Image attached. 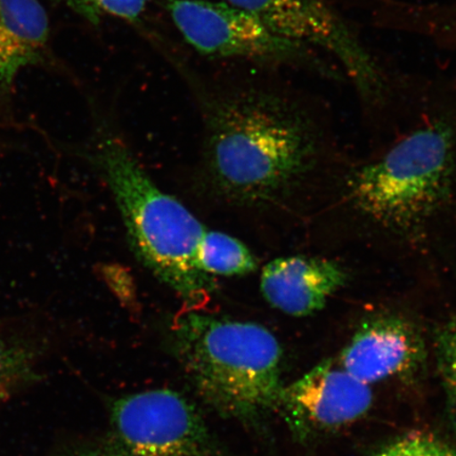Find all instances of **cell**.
<instances>
[{
    "mask_svg": "<svg viewBox=\"0 0 456 456\" xmlns=\"http://www.w3.org/2000/svg\"><path fill=\"white\" fill-rule=\"evenodd\" d=\"M171 336L198 395L216 412L255 424L281 407L282 349L269 329L186 310Z\"/></svg>",
    "mask_w": 456,
    "mask_h": 456,
    "instance_id": "obj_3",
    "label": "cell"
},
{
    "mask_svg": "<svg viewBox=\"0 0 456 456\" xmlns=\"http://www.w3.org/2000/svg\"><path fill=\"white\" fill-rule=\"evenodd\" d=\"M437 357L449 418L456 429V329L449 324L438 335Z\"/></svg>",
    "mask_w": 456,
    "mask_h": 456,
    "instance_id": "obj_16",
    "label": "cell"
},
{
    "mask_svg": "<svg viewBox=\"0 0 456 456\" xmlns=\"http://www.w3.org/2000/svg\"><path fill=\"white\" fill-rule=\"evenodd\" d=\"M370 386L330 359L284 386L281 407L296 433L330 431L354 423L373 403Z\"/></svg>",
    "mask_w": 456,
    "mask_h": 456,
    "instance_id": "obj_8",
    "label": "cell"
},
{
    "mask_svg": "<svg viewBox=\"0 0 456 456\" xmlns=\"http://www.w3.org/2000/svg\"><path fill=\"white\" fill-rule=\"evenodd\" d=\"M90 24L98 26L105 17L141 24L150 0H59Z\"/></svg>",
    "mask_w": 456,
    "mask_h": 456,
    "instance_id": "obj_14",
    "label": "cell"
},
{
    "mask_svg": "<svg viewBox=\"0 0 456 456\" xmlns=\"http://www.w3.org/2000/svg\"><path fill=\"white\" fill-rule=\"evenodd\" d=\"M84 156L110 187L136 256L184 300L186 310L198 311L216 289L213 277L197 266L207 228L155 184L108 125H100Z\"/></svg>",
    "mask_w": 456,
    "mask_h": 456,
    "instance_id": "obj_2",
    "label": "cell"
},
{
    "mask_svg": "<svg viewBox=\"0 0 456 456\" xmlns=\"http://www.w3.org/2000/svg\"><path fill=\"white\" fill-rule=\"evenodd\" d=\"M112 425L124 456H231L196 409L174 391L148 390L118 399Z\"/></svg>",
    "mask_w": 456,
    "mask_h": 456,
    "instance_id": "obj_7",
    "label": "cell"
},
{
    "mask_svg": "<svg viewBox=\"0 0 456 456\" xmlns=\"http://www.w3.org/2000/svg\"><path fill=\"white\" fill-rule=\"evenodd\" d=\"M415 31L456 51V0L429 7H418Z\"/></svg>",
    "mask_w": 456,
    "mask_h": 456,
    "instance_id": "obj_15",
    "label": "cell"
},
{
    "mask_svg": "<svg viewBox=\"0 0 456 456\" xmlns=\"http://www.w3.org/2000/svg\"><path fill=\"white\" fill-rule=\"evenodd\" d=\"M425 356L424 340L411 322L396 316H379L358 328L338 362L370 386L414 372Z\"/></svg>",
    "mask_w": 456,
    "mask_h": 456,
    "instance_id": "obj_9",
    "label": "cell"
},
{
    "mask_svg": "<svg viewBox=\"0 0 456 456\" xmlns=\"http://www.w3.org/2000/svg\"><path fill=\"white\" fill-rule=\"evenodd\" d=\"M373 456H456L454 450L440 438L413 432L387 444Z\"/></svg>",
    "mask_w": 456,
    "mask_h": 456,
    "instance_id": "obj_17",
    "label": "cell"
},
{
    "mask_svg": "<svg viewBox=\"0 0 456 456\" xmlns=\"http://www.w3.org/2000/svg\"><path fill=\"white\" fill-rule=\"evenodd\" d=\"M45 341L43 332L27 321L24 326L0 322V396L8 397L31 378Z\"/></svg>",
    "mask_w": 456,
    "mask_h": 456,
    "instance_id": "obj_12",
    "label": "cell"
},
{
    "mask_svg": "<svg viewBox=\"0 0 456 456\" xmlns=\"http://www.w3.org/2000/svg\"><path fill=\"white\" fill-rule=\"evenodd\" d=\"M197 266L210 277H235L255 272L258 262L238 239L207 230L199 243Z\"/></svg>",
    "mask_w": 456,
    "mask_h": 456,
    "instance_id": "obj_13",
    "label": "cell"
},
{
    "mask_svg": "<svg viewBox=\"0 0 456 456\" xmlns=\"http://www.w3.org/2000/svg\"><path fill=\"white\" fill-rule=\"evenodd\" d=\"M450 123H427L397 142L351 183L356 207L381 224L406 226L430 215L446 198L454 164Z\"/></svg>",
    "mask_w": 456,
    "mask_h": 456,
    "instance_id": "obj_4",
    "label": "cell"
},
{
    "mask_svg": "<svg viewBox=\"0 0 456 456\" xmlns=\"http://www.w3.org/2000/svg\"><path fill=\"white\" fill-rule=\"evenodd\" d=\"M202 171L216 198L258 208L305 173L315 134L306 105L290 91L240 84L199 91Z\"/></svg>",
    "mask_w": 456,
    "mask_h": 456,
    "instance_id": "obj_1",
    "label": "cell"
},
{
    "mask_svg": "<svg viewBox=\"0 0 456 456\" xmlns=\"http://www.w3.org/2000/svg\"><path fill=\"white\" fill-rule=\"evenodd\" d=\"M252 14L288 41L330 60L364 104L384 105L395 85L334 0H222Z\"/></svg>",
    "mask_w": 456,
    "mask_h": 456,
    "instance_id": "obj_5",
    "label": "cell"
},
{
    "mask_svg": "<svg viewBox=\"0 0 456 456\" xmlns=\"http://www.w3.org/2000/svg\"><path fill=\"white\" fill-rule=\"evenodd\" d=\"M7 397H4V396H0V403H2L4 402V399H5Z\"/></svg>",
    "mask_w": 456,
    "mask_h": 456,
    "instance_id": "obj_20",
    "label": "cell"
},
{
    "mask_svg": "<svg viewBox=\"0 0 456 456\" xmlns=\"http://www.w3.org/2000/svg\"><path fill=\"white\" fill-rule=\"evenodd\" d=\"M49 32L38 0H0V94L8 93L22 70L43 60Z\"/></svg>",
    "mask_w": 456,
    "mask_h": 456,
    "instance_id": "obj_11",
    "label": "cell"
},
{
    "mask_svg": "<svg viewBox=\"0 0 456 456\" xmlns=\"http://www.w3.org/2000/svg\"><path fill=\"white\" fill-rule=\"evenodd\" d=\"M346 281L345 270L334 261L281 256L264 267L260 289L273 309L289 316L306 317L322 310Z\"/></svg>",
    "mask_w": 456,
    "mask_h": 456,
    "instance_id": "obj_10",
    "label": "cell"
},
{
    "mask_svg": "<svg viewBox=\"0 0 456 456\" xmlns=\"http://www.w3.org/2000/svg\"><path fill=\"white\" fill-rule=\"evenodd\" d=\"M448 324H449V326H452L456 329V316Z\"/></svg>",
    "mask_w": 456,
    "mask_h": 456,
    "instance_id": "obj_19",
    "label": "cell"
},
{
    "mask_svg": "<svg viewBox=\"0 0 456 456\" xmlns=\"http://www.w3.org/2000/svg\"><path fill=\"white\" fill-rule=\"evenodd\" d=\"M156 3L199 54L269 66H302L328 73L330 77L338 76V70L329 66L321 56L279 37L264 22L235 5L222 0H156Z\"/></svg>",
    "mask_w": 456,
    "mask_h": 456,
    "instance_id": "obj_6",
    "label": "cell"
},
{
    "mask_svg": "<svg viewBox=\"0 0 456 456\" xmlns=\"http://www.w3.org/2000/svg\"><path fill=\"white\" fill-rule=\"evenodd\" d=\"M71 456H124V454L119 452L118 448H98L85 450V452H78Z\"/></svg>",
    "mask_w": 456,
    "mask_h": 456,
    "instance_id": "obj_18",
    "label": "cell"
}]
</instances>
